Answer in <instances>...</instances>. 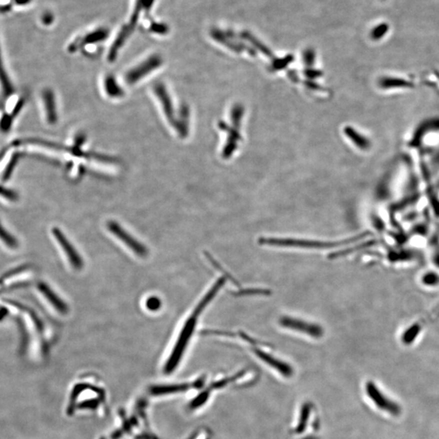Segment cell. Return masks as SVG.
Instances as JSON below:
<instances>
[{
	"mask_svg": "<svg viewBox=\"0 0 439 439\" xmlns=\"http://www.w3.org/2000/svg\"><path fill=\"white\" fill-rule=\"evenodd\" d=\"M368 233L360 234L356 237L350 238L348 240L337 242H324L318 240H298V238H261L259 240L261 245L268 246H284V248H313V249H322V248H333L342 246L346 244H352L354 242L359 241L363 238L367 237Z\"/></svg>",
	"mask_w": 439,
	"mask_h": 439,
	"instance_id": "6da1fadb",
	"label": "cell"
},
{
	"mask_svg": "<svg viewBox=\"0 0 439 439\" xmlns=\"http://www.w3.org/2000/svg\"><path fill=\"white\" fill-rule=\"evenodd\" d=\"M154 0H136L133 14L131 15L127 24L122 27V30L118 34V37L111 46L108 53L109 61L112 62L115 60L120 48L124 46L126 42L128 40V38L130 37V35L134 30L135 26L138 24V20H140V18H141L144 14H146L150 11V8L154 4Z\"/></svg>",
	"mask_w": 439,
	"mask_h": 439,
	"instance_id": "7a4b0ae2",
	"label": "cell"
},
{
	"mask_svg": "<svg viewBox=\"0 0 439 439\" xmlns=\"http://www.w3.org/2000/svg\"><path fill=\"white\" fill-rule=\"evenodd\" d=\"M200 316V314L194 311L190 316L185 322L179 334L178 338L174 345V350L170 354V358L168 359L167 364L164 367V372L166 374H170L174 371L180 362L186 348L192 338L194 331L196 330L197 320Z\"/></svg>",
	"mask_w": 439,
	"mask_h": 439,
	"instance_id": "3957f363",
	"label": "cell"
},
{
	"mask_svg": "<svg viewBox=\"0 0 439 439\" xmlns=\"http://www.w3.org/2000/svg\"><path fill=\"white\" fill-rule=\"evenodd\" d=\"M106 227L112 234L115 235L118 240L123 242L126 246H128L134 253L138 256L145 257L148 254V249L144 244L138 241L134 236L127 232L119 223L115 220H110L108 222Z\"/></svg>",
	"mask_w": 439,
	"mask_h": 439,
	"instance_id": "277c9868",
	"label": "cell"
},
{
	"mask_svg": "<svg viewBox=\"0 0 439 439\" xmlns=\"http://www.w3.org/2000/svg\"><path fill=\"white\" fill-rule=\"evenodd\" d=\"M279 324L282 327L292 330L298 331L300 333L305 334L314 338H320L324 335V330L322 326L309 323L297 318L282 316L279 320Z\"/></svg>",
	"mask_w": 439,
	"mask_h": 439,
	"instance_id": "5b68a950",
	"label": "cell"
},
{
	"mask_svg": "<svg viewBox=\"0 0 439 439\" xmlns=\"http://www.w3.org/2000/svg\"><path fill=\"white\" fill-rule=\"evenodd\" d=\"M162 64V59L158 54H154L148 59L142 61L136 67L130 70L126 75V80L130 85H134L138 80L148 76V74L160 67Z\"/></svg>",
	"mask_w": 439,
	"mask_h": 439,
	"instance_id": "8992f818",
	"label": "cell"
},
{
	"mask_svg": "<svg viewBox=\"0 0 439 439\" xmlns=\"http://www.w3.org/2000/svg\"><path fill=\"white\" fill-rule=\"evenodd\" d=\"M52 234L54 238L59 242L60 246L63 248L64 252L66 254L70 264L75 270H80L84 266V261L80 256L76 248H74L72 242L68 240L66 235L58 228H52Z\"/></svg>",
	"mask_w": 439,
	"mask_h": 439,
	"instance_id": "52a82bcc",
	"label": "cell"
},
{
	"mask_svg": "<svg viewBox=\"0 0 439 439\" xmlns=\"http://www.w3.org/2000/svg\"><path fill=\"white\" fill-rule=\"evenodd\" d=\"M366 392L379 408L388 412L393 416L400 415L401 412L400 406L396 402H392V400L386 398L372 382L366 383Z\"/></svg>",
	"mask_w": 439,
	"mask_h": 439,
	"instance_id": "ba28073f",
	"label": "cell"
},
{
	"mask_svg": "<svg viewBox=\"0 0 439 439\" xmlns=\"http://www.w3.org/2000/svg\"><path fill=\"white\" fill-rule=\"evenodd\" d=\"M439 118H430L420 123L409 142L410 148H419L426 135L438 132Z\"/></svg>",
	"mask_w": 439,
	"mask_h": 439,
	"instance_id": "9c48e42d",
	"label": "cell"
},
{
	"mask_svg": "<svg viewBox=\"0 0 439 439\" xmlns=\"http://www.w3.org/2000/svg\"><path fill=\"white\" fill-rule=\"evenodd\" d=\"M154 90L156 96L160 102L161 106H162L164 112L166 114L168 120L174 128H176V119L175 114H174V104H172L171 98H170V94L168 93L166 87L161 83L154 86Z\"/></svg>",
	"mask_w": 439,
	"mask_h": 439,
	"instance_id": "30bf717a",
	"label": "cell"
},
{
	"mask_svg": "<svg viewBox=\"0 0 439 439\" xmlns=\"http://www.w3.org/2000/svg\"><path fill=\"white\" fill-rule=\"evenodd\" d=\"M378 85L385 90L414 89L416 86L412 80L396 76H382L378 80Z\"/></svg>",
	"mask_w": 439,
	"mask_h": 439,
	"instance_id": "8fae6325",
	"label": "cell"
},
{
	"mask_svg": "<svg viewBox=\"0 0 439 439\" xmlns=\"http://www.w3.org/2000/svg\"><path fill=\"white\" fill-rule=\"evenodd\" d=\"M253 352H254V354H256V356L259 357L261 360L266 362L268 366H272L274 368L280 372L283 376H286V378H290V376H292L293 370H292V368L289 364H287L285 362H282V361L274 358L272 356L267 354V353L264 352L260 350L259 348H253Z\"/></svg>",
	"mask_w": 439,
	"mask_h": 439,
	"instance_id": "7c38bea8",
	"label": "cell"
},
{
	"mask_svg": "<svg viewBox=\"0 0 439 439\" xmlns=\"http://www.w3.org/2000/svg\"><path fill=\"white\" fill-rule=\"evenodd\" d=\"M106 35H108V30L105 28H97L96 30L90 31L89 33L83 35L82 37L76 38V41H74L70 46V50L76 52L80 46L97 44L98 42L104 40Z\"/></svg>",
	"mask_w": 439,
	"mask_h": 439,
	"instance_id": "4fadbf2b",
	"label": "cell"
},
{
	"mask_svg": "<svg viewBox=\"0 0 439 439\" xmlns=\"http://www.w3.org/2000/svg\"><path fill=\"white\" fill-rule=\"evenodd\" d=\"M38 290L48 302L54 306L56 311L59 312L61 314H66L68 312V306L66 304V302L63 300H61L59 296H57L56 294L54 293L45 283H40Z\"/></svg>",
	"mask_w": 439,
	"mask_h": 439,
	"instance_id": "5bb4252c",
	"label": "cell"
},
{
	"mask_svg": "<svg viewBox=\"0 0 439 439\" xmlns=\"http://www.w3.org/2000/svg\"><path fill=\"white\" fill-rule=\"evenodd\" d=\"M345 134L352 140L353 144L360 150H370L372 144H371L370 140L367 138L366 136L360 134L358 131L356 130L350 126L346 127L345 128Z\"/></svg>",
	"mask_w": 439,
	"mask_h": 439,
	"instance_id": "9a60e30c",
	"label": "cell"
},
{
	"mask_svg": "<svg viewBox=\"0 0 439 439\" xmlns=\"http://www.w3.org/2000/svg\"><path fill=\"white\" fill-rule=\"evenodd\" d=\"M190 386L187 384L182 385L160 386H154L150 390V393L154 396L167 394L176 393V392H184L189 389Z\"/></svg>",
	"mask_w": 439,
	"mask_h": 439,
	"instance_id": "2e32d148",
	"label": "cell"
},
{
	"mask_svg": "<svg viewBox=\"0 0 439 439\" xmlns=\"http://www.w3.org/2000/svg\"><path fill=\"white\" fill-rule=\"evenodd\" d=\"M104 87L106 92L112 98H119L123 96V92L118 86L115 78L112 76H106L104 80Z\"/></svg>",
	"mask_w": 439,
	"mask_h": 439,
	"instance_id": "e0dca14e",
	"label": "cell"
},
{
	"mask_svg": "<svg viewBox=\"0 0 439 439\" xmlns=\"http://www.w3.org/2000/svg\"><path fill=\"white\" fill-rule=\"evenodd\" d=\"M44 100H45V106H46V114H48V120L50 123H54L56 122V112L54 108V96L52 92L50 90L44 93Z\"/></svg>",
	"mask_w": 439,
	"mask_h": 439,
	"instance_id": "ac0fdd59",
	"label": "cell"
},
{
	"mask_svg": "<svg viewBox=\"0 0 439 439\" xmlns=\"http://www.w3.org/2000/svg\"><path fill=\"white\" fill-rule=\"evenodd\" d=\"M272 292L270 290L262 289V288H246V289H242L237 292H232V294L237 297H242V296H270Z\"/></svg>",
	"mask_w": 439,
	"mask_h": 439,
	"instance_id": "d6986e66",
	"label": "cell"
},
{
	"mask_svg": "<svg viewBox=\"0 0 439 439\" xmlns=\"http://www.w3.org/2000/svg\"><path fill=\"white\" fill-rule=\"evenodd\" d=\"M389 30V24L386 23V22H382L372 28L370 36L374 41H378V40H382L383 38L385 37L386 35L388 34Z\"/></svg>",
	"mask_w": 439,
	"mask_h": 439,
	"instance_id": "ffe728a7",
	"label": "cell"
},
{
	"mask_svg": "<svg viewBox=\"0 0 439 439\" xmlns=\"http://www.w3.org/2000/svg\"><path fill=\"white\" fill-rule=\"evenodd\" d=\"M310 410H311V406H310V405L308 404H306L304 405V406H302L301 415H300V422H298V427H297V430H296V432H298V434H301V432L304 431L305 428H306V422H308L309 415H310Z\"/></svg>",
	"mask_w": 439,
	"mask_h": 439,
	"instance_id": "44dd1931",
	"label": "cell"
},
{
	"mask_svg": "<svg viewBox=\"0 0 439 439\" xmlns=\"http://www.w3.org/2000/svg\"><path fill=\"white\" fill-rule=\"evenodd\" d=\"M205 254H206V259L208 260L209 262H210V263H211L216 268V270H219L220 272H222V274L224 275V278L231 280L236 286H240V284H238V282L235 280L233 276H231L230 274H228L227 271H226V270H224V268L222 267V266L218 263V261L216 260L212 256L211 254L206 252L205 253Z\"/></svg>",
	"mask_w": 439,
	"mask_h": 439,
	"instance_id": "7402d4cb",
	"label": "cell"
},
{
	"mask_svg": "<svg viewBox=\"0 0 439 439\" xmlns=\"http://www.w3.org/2000/svg\"><path fill=\"white\" fill-rule=\"evenodd\" d=\"M146 306L150 311H157L161 306V301L157 297H150L146 300Z\"/></svg>",
	"mask_w": 439,
	"mask_h": 439,
	"instance_id": "603a6c76",
	"label": "cell"
},
{
	"mask_svg": "<svg viewBox=\"0 0 439 439\" xmlns=\"http://www.w3.org/2000/svg\"><path fill=\"white\" fill-rule=\"evenodd\" d=\"M204 335H219V336H224V337L234 338L235 334L233 332H228V331H220V330H204L201 332Z\"/></svg>",
	"mask_w": 439,
	"mask_h": 439,
	"instance_id": "cb8c5ba5",
	"label": "cell"
},
{
	"mask_svg": "<svg viewBox=\"0 0 439 439\" xmlns=\"http://www.w3.org/2000/svg\"><path fill=\"white\" fill-rule=\"evenodd\" d=\"M209 396L208 392H202L200 396H198L196 400H194V402H192V406H193V408H197V406H200V405L204 404L205 402H206V400H208V397Z\"/></svg>",
	"mask_w": 439,
	"mask_h": 439,
	"instance_id": "d4e9b609",
	"label": "cell"
},
{
	"mask_svg": "<svg viewBox=\"0 0 439 439\" xmlns=\"http://www.w3.org/2000/svg\"><path fill=\"white\" fill-rule=\"evenodd\" d=\"M238 334H240V337H241L242 340L248 342L252 344V345H257V346H259V345H266V344H263V342H260L254 340L253 338L249 336L248 334L245 333L244 331H240Z\"/></svg>",
	"mask_w": 439,
	"mask_h": 439,
	"instance_id": "484cf974",
	"label": "cell"
},
{
	"mask_svg": "<svg viewBox=\"0 0 439 439\" xmlns=\"http://www.w3.org/2000/svg\"><path fill=\"white\" fill-rule=\"evenodd\" d=\"M0 238L4 240L6 244L10 246H15V241L12 238H9V235L5 232L4 230H2V226H0Z\"/></svg>",
	"mask_w": 439,
	"mask_h": 439,
	"instance_id": "4316f807",
	"label": "cell"
},
{
	"mask_svg": "<svg viewBox=\"0 0 439 439\" xmlns=\"http://www.w3.org/2000/svg\"><path fill=\"white\" fill-rule=\"evenodd\" d=\"M428 318L430 320H431V322H434V320H436L439 319V302L438 304L434 308V309H432V311L430 312V313L428 314Z\"/></svg>",
	"mask_w": 439,
	"mask_h": 439,
	"instance_id": "83f0119b",
	"label": "cell"
},
{
	"mask_svg": "<svg viewBox=\"0 0 439 439\" xmlns=\"http://www.w3.org/2000/svg\"><path fill=\"white\" fill-rule=\"evenodd\" d=\"M305 439H316V438H305Z\"/></svg>",
	"mask_w": 439,
	"mask_h": 439,
	"instance_id": "f1b7e54d",
	"label": "cell"
},
{
	"mask_svg": "<svg viewBox=\"0 0 439 439\" xmlns=\"http://www.w3.org/2000/svg\"><path fill=\"white\" fill-rule=\"evenodd\" d=\"M102 439H104V438H102Z\"/></svg>",
	"mask_w": 439,
	"mask_h": 439,
	"instance_id": "f546056e",
	"label": "cell"
}]
</instances>
